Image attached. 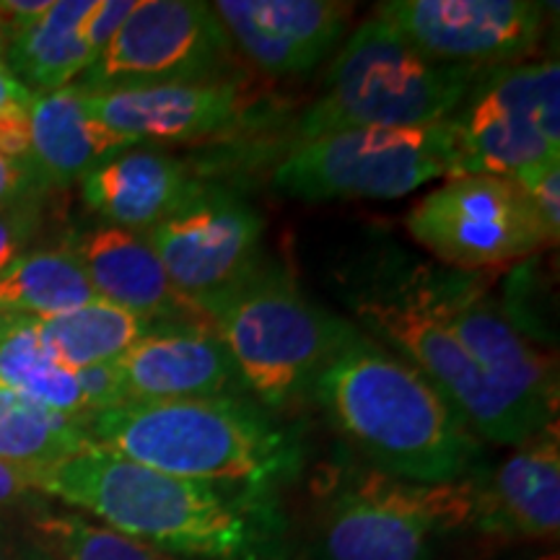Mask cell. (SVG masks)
Wrapping results in <instances>:
<instances>
[{"instance_id": "6da1fadb", "label": "cell", "mask_w": 560, "mask_h": 560, "mask_svg": "<svg viewBox=\"0 0 560 560\" xmlns=\"http://www.w3.org/2000/svg\"><path fill=\"white\" fill-rule=\"evenodd\" d=\"M34 488L153 548L200 560H291L278 488L190 480L89 446L34 472Z\"/></svg>"}, {"instance_id": "7a4b0ae2", "label": "cell", "mask_w": 560, "mask_h": 560, "mask_svg": "<svg viewBox=\"0 0 560 560\" xmlns=\"http://www.w3.org/2000/svg\"><path fill=\"white\" fill-rule=\"evenodd\" d=\"M310 395L369 467L397 480L444 486L488 465L486 444L425 376L361 330L322 366Z\"/></svg>"}, {"instance_id": "3957f363", "label": "cell", "mask_w": 560, "mask_h": 560, "mask_svg": "<svg viewBox=\"0 0 560 560\" xmlns=\"http://www.w3.org/2000/svg\"><path fill=\"white\" fill-rule=\"evenodd\" d=\"M100 450L190 480L280 488L301 472L304 446L252 397L128 402L86 418Z\"/></svg>"}, {"instance_id": "277c9868", "label": "cell", "mask_w": 560, "mask_h": 560, "mask_svg": "<svg viewBox=\"0 0 560 560\" xmlns=\"http://www.w3.org/2000/svg\"><path fill=\"white\" fill-rule=\"evenodd\" d=\"M478 73L425 60L384 21L369 16L327 68L322 94L296 125V143L346 130L450 120Z\"/></svg>"}, {"instance_id": "5b68a950", "label": "cell", "mask_w": 560, "mask_h": 560, "mask_svg": "<svg viewBox=\"0 0 560 560\" xmlns=\"http://www.w3.org/2000/svg\"><path fill=\"white\" fill-rule=\"evenodd\" d=\"M252 400L270 412L310 395L335 350L359 332L322 310L280 268H257L206 312Z\"/></svg>"}, {"instance_id": "8992f818", "label": "cell", "mask_w": 560, "mask_h": 560, "mask_svg": "<svg viewBox=\"0 0 560 560\" xmlns=\"http://www.w3.org/2000/svg\"><path fill=\"white\" fill-rule=\"evenodd\" d=\"M470 478L444 486L348 467L317 511L312 560H441V545L470 532Z\"/></svg>"}, {"instance_id": "52a82bcc", "label": "cell", "mask_w": 560, "mask_h": 560, "mask_svg": "<svg viewBox=\"0 0 560 560\" xmlns=\"http://www.w3.org/2000/svg\"><path fill=\"white\" fill-rule=\"evenodd\" d=\"M348 304L369 332L366 338L387 342L384 348L420 371L482 444L520 446L540 433L454 338L431 296L423 268L400 283H374L350 293Z\"/></svg>"}, {"instance_id": "ba28073f", "label": "cell", "mask_w": 560, "mask_h": 560, "mask_svg": "<svg viewBox=\"0 0 560 560\" xmlns=\"http://www.w3.org/2000/svg\"><path fill=\"white\" fill-rule=\"evenodd\" d=\"M459 177L452 117L418 128H363L301 140L272 170V187L304 202L397 200Z\"/></svg>"}, {"instance_id": "9c48e42d", "label": "cell", "mask_w": 560, "mask_h": 560, "mask_svg": "<svg viewBox=\"0 0 560 560\" xmlns=\"http://www.w3.org/2000/svg\"><path fill=\"white\" fill-rule=\"evenodd\" d=\"M452 122L459 143V177L520 179L560 161L558 60L480 70Z\"/></svg>"}, {"instance_id": "30bf717a", "label": "cell", "mask_w": 560, "mask_h": 560, "mask_svg": "<svg viewBox=\"0 0 560 560\" xmlns=\"http://www.w3.org/2000/svg\"><path fill=\"white\" fill-rule=\"evenodd\" d=\"M410 236L441 262L462 272L506 265L552 247L514 179H446L410 208Z\"/></svg>"}, {"instance_id": "8fae6325", "label": "cell", "mask_w": 560, "mask_h": 560, "mask_svg": "<svg viewBox=\"0 0 560 560\" xmlns=\"http://www.w3.org/2000/svg\"><path fill=\"white\" fill-rule=\"evenodd\" d=\"M231 39L213 5L198 0H138L122 30L75 86L89 94L161 83L219 81Z\"/></svg>"}, {"instance_id": "7c38bea8", "label": "cell", "mask_w": 560, "mask_h": 560, "mask_svg": "<svg viewBox=\"0 0 560 560\" xmlns=\"http://www.w3.org/2000/svg\"><path fill=\"white\" fill-rule=\"evenodd\" d=\"M265 221L247 200L202 190L143 231L172 285L206 314L260 268Z\"/></svg>"}, {"instance_id": "4fadbf2b", "label": "cell", "mask_w": 560, "mask_h": 560, "mask_svg": "<svg viewBox=\"0 0 560 560\" xmlns=\"http://www.w3.org/2000/svg\"><path fill=\"white\" fill-rule=\"evenodd\" d=\"M545 9L535 0H387L374 16L425 60L488 70L540 45Z\"/></svg>"}, {"instance_id": "5bb4252c", "label": "cell", "mask_w": 560, "mask_h": 560, "mask_svg": "<svg viewBox=\"0 0 560 560\" xmlns=\"http://www.w3.org/2000/svg\"><path fill=\"white\" fill-rule=\"evenodd\" d=\"M423 272L441 317L493 387L540 431L556 423L558 369L552 359L482 291L472 272Z\"/></svg>"}, {"instance_id": "9a60e30c", "label": "cell", "mask_w": 560, "mask_h": 560, "mask_svg": "<svg viewBox=\"0 0 560 560\" xmlns=\"http://www.w3.org/2000/svg\"><path fill=\"white\" fill-rule=\"evenodd\" d=\"M231 47L260 73L304 75L338 50L353 5L338 0H219Z\"/></svg>"}, {"instance_id": "2e32d148", "label": "cell", "mask_w": 560, "mask_h": 560, "mask_svg": "<svg viewBox=\"0 0 560 560\" xmlns=\"http://www.w3.org/2000/svg\"><path fill=\"white\" fill-rule=\"evenodd\" d=\"M470 532L506 542L556 540L560 527L558 423L520 444L499 467L470 475Z\"/></svg>"}, {"instance_id": "e0dca14e", "label": "cell", "mask_w": 560, "mask_h": 560, "mask_svg": "<svg viewBox=\"0 0 560 560\" xmlns=\"http://www.w3.org/2000/svg\"><path fill=\"white\" fill-rule=\"evenodd\" d=\"M94 120L138 143H195L221 136L242 122V89L236 81L161 83L89 94Z\"/></svg>"}, {"instance_id": "ac0fdd59", "label": "cell", "mask_w": 560, "mask_h": 560, "mask_svg": "<svg viewBox=\"0 0 560 560\" xmlns=\"http://www.w3.org/2000/svg\"><path fill=\"white\" fill-rule=\"evenodd\" d=\"M117 363L128 402L249 397L234 359L210 327H156Z\"/></svg>"}, {"instance_id": "d6986e66", "label": "cell", "mask_w": 560, "mask_h": 560, "mask_svg": "<svg viewBox=\"0 0 560 560\" xmlns=\"http://www.w3.org/2000/svg\"><path fill=\"white\" fill-rule=\"evenodd\" d=\"M91 289L107 304L151 325L210 327V319L174 289L143 234L117 226L91 229L68 244ZM213 330V327H210Z\"/></svg>"}, {"instance_id": "ffe728a7", "label": "cell", "mask_w": 560, "mask_h": 560, "mask_svg": "<svg viewBox=\"0 0 560 560\" xmlns=\"http://www.w3.org/2000/svg\"><path fill=\"white\" fill-rule=\"evenodd\" d=\"M202 190L185 161L156 149H132L104 161L81 179L83 202L107 221V226L149 231L170 219Z\"/></svg>"}, {"instance_id": "44dd1931", "label": "cell", "mask_w": 560, "mask_h": 560, "mask_svg": "<svg viewBox=\"0 0 560 560\" xmlns=\"http://www.w3.org/2000/svg\"><path fill=\"white\" fill-rule=\"evenodd\" d=\"M132 149L94 120L86 107V91L73 86L34 94L30 104V164L45 187H68L81 182L104 161Z\"/></svg>"}, {"instance_id": "7402d4cb", "label": "cell", "mask_w": 560, "mask_h": 560, "mask_svg": "<svg viewBox=\"0 0 560 560\" xmlns=\"http://www.w3.org/2000/svg\"><path fill=\"white\" fill-rule=\"evenodd\" d=\"M96 0H52L50 9L13 34L5 47V68L32 94L66 89L94 62L83 24Z\"/></svg>"}, {"instance_id": "603a6c76", "label": "cell", "mask_w": 560, "mask_h": 560, "mask_svg": "<svg viewBox=\"0 0 560 560\" xmlns=\"http://www.w3.org/2000/svg\"><path fill=\"white\" fill-rule=\"evenodd\" d=\"M0 384L50 410L89 418L75 371L62 366L47 350L37 317L0 312Z\"/></svg>"}, {"instance_id": "cb8c5ba5", "label": "cell", "mask_w": 560, "mask_h": 560, "mask_svg": "<svg viewBox=\"0 0 560 560\" xmlns=\"http://www.w3.org/2000/svg\"><path fill=\"white\" fill-rule=\"evenodd\" d=\"M156 327L164 325H151L102 299L58 317L37 319L42 342L70 371L120 361L138 340H143Z\"/></svg>"}, {"instance_id": "d4e9b609", "label": "cell", "mask_w": 560, "mask_h": 560, "mask_svg": "<svg viewBox=\"0 0 560 560\" xmlns=\"http://www.w3.org/2000/svg\"><path fill=\"white\" fill-rule=\"evenodd\" d=\"M94 446L86 420L50 410L0 384V459L39 472Z\"/></svg>"}, {"instance_id": "484cf974", "label": "cell", "mask_w": 560, "mask_h": 560, "mask_svg": "<svg viewBox=\"0 0 560 560\" xmlns=\"http://www.w3.org/2000/svg\"><path fill=\"white\" fill-rule=\"evenodd\" d=\"M86 272L68 247L34 249L0 272V312L58 317L96 301Z\"/></svg>"}, {"instance_id": "4316f807", "label": "cell", "mask_w": 560, "mask_h": 560, "mask_svg": "<svg viewBox=\"0 0 560 560\" xmlns=\"http://www.w3.org/2000/svg\"><path fill=\"white\" fill-rule=\"evenodd\" d=\"M32 537L52 560H200L132 540L79 511H39L32 516Z\"/></svg>"}, {"instance_id": "83f0119b", "label": "cell", "mask_w": 560, "mask_h": 560, "mask_svg": "<svg viewBox=\"0 0 560 560\" xmlns=\"http://www.w3.org/2000/svg\"><path fill=\"white\" fill-rule=\"evenodd\" d=\"M42 223L39 195H26L9 208H0V272L11 268L21 255L30 252Z\"/></svg>"}, {"instance_id": "f1b7e54d", "label": "cell", "mask_w": 560, "mask_h": 560, "mask_svg": "<svg viewBox=\"0 0 560 560\" xmlns=\"http://www.w3.org/2000/svg\"><path fill=\"white\" fill-rule=\"evenodd\" d=\"M520 190L527 198L529 208L535 210L537 221L548 240L558 244L560 236V161H550V164L537 166L520 179H514Z\"/></svg>"}, {"instance_id": "f546056e", "label": "cell", "mask_w": 560, "mask_h": 560, "mask_svg": "<svg viewBox=\"0 0 560 560\" xmlns=\"http://www.w3.org/2000/svg\"><path fill=\"white\" fill-rule=\"evenodd\" d=\"M75 380H79V389H81L83 405H86L89 418L96 416V412L120 408V405L128 402L122 371L117 361L79 369L75 371Z\"/></svg>"}, {"instance_id": "4dcf8cb0", "label": "cell", "mask_w": 560, "mask_h": 560, "mask_svg": "<svg viewBox=\"0 0 560 560\" xmlns=\"http://www.w3.org/2000/svg\"><path fill=\"white\" fill-rule=\"evenodd\" d=\"M138 0H96L91 9L86 24H83V37L94 60L107 50L115 34L122 30V24L136 11ZM94 66V62H91Z\"/></svg>"}, {"instance_id": "1f68e13d", "label": "cell", "mask_w": 560, "mask_h": 560, "mask_svg": "<svg viewBox=\"0 0 560 560\" xmlns=\"http://www.w3.org/2000/svg\"><path fill=\"white\" fill-rule=\"evenodd\" d=\"M45 187L34 174L30 161H19L0 153V208H9L13 202L34 195Z\"/></svg>"}, {"instance_id": "d6a6232c", "label": "cell", "mask_w": 560, "mask_h": 560, "mask_svg": "<svg viewBox=\"0 0 560 560\" xmlns=\"http://www.w3.org/2000/svg\"><path fill=\"white\" fill-rule=\"evenodd\" d=\"M52 0H0V24H3L9 39L13 34L37 21L42 13L50 9Z\"/></svg>"}, {"instance_id": "836d02e7", "label": "cell", "mask_w": 560, "mask_h": 560, "mask_svg": "<svg viewBox=\"0 0 560 560\" xmlns=\"http://www.w3.org/2000/svg\"><path fill=\"white\" fill-rule=\"evenodd\" d=\"M34 472L0 459V506H9L34 493Z\"/></svg>"}, {"instance_id": "e575fe53", "label": "cell", "mask_w": 560, "mask_h": 560, "mask_svg": "<svg viewBox=\"0 0 560 560\" xmlns=\"http://www.w3.org/2000/svg\"><path fill=\"white\" fill-rule=\"evenodd\" d=\"M32 96V91L5 68L3 60H0V112L13 107V104H30Z\"/></svg>"}, {"instance_id": "d590c367", "label": "cell", "mask_w": 560, "mask_h": 560, "mask_svg": "<svg viewBox=\"0 0 560 560\" xmlns=\"http://www.w3.org/2000/svg\"><path fill=\"white\" fill-rule=\"evenodd\" d=\"M21 560H52V558L47 556V552H42L39 548H30L24 556H21Z\"/></svg>"}, {"instance_id": "8d00e7d4", "label": "cell", "mask_w": 560, "mask_h": 560, "mask_svg": "<svg viewBox=\"0 0 560 560\" xmlns=\"http://www.w3.org/2000/svg\"><path fill=\"white\" fill-rule=\"evenodd\" d=\"M5 47H9V34H5L3 24H0V60H3V55H5Z\"/></svg>"}, {"instance_id": "74e56055", "label": "cell", "mask_w": 560, "mask_h": 560, "mask_svg": "<svg viewBox=\"0 0 560 560\" xmlns=\"http://www.w3.org/2000/svg\"><path fill=\"white\" fill-rule=\"evenodd\" d=\"M0 560H5V550H3V542H0Z\"/></svg>"}]
</instances>
